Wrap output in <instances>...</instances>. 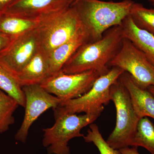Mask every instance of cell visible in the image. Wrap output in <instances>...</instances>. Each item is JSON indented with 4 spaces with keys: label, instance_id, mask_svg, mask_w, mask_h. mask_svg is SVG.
<instances>
[{
    "label": "cell",
    "instance_id": "1",
    "mask_svg": "<svg viewBox=\"0 0 154 154\" xmlns=\"http://www.w3.org/2000/svg\"><path fill=\"white\" fill-rule=\"evenodd\" d=\"M121 25L107 30L102 38L82 45L64 64L61 72L65 74L94 70L105 74L108 64L121 47L124 38Z\"/></svg>",
    "mask_w": 154,
    "mask_h": 154
},
{
    "label": "cell",
    "instance_id": "2",
    "mask_svg": "<svg viewBox=\"0 0 154 154\" xmlns=\"http://www.w3.org/2000/svg\"><path fill=\"white\" fill-rule=\"evenodd\" d=\"M134 2L131 0L119 2L79 0L72 6L76 9L83 27L93 42L100 39L110 28L121 25L130 15Z\"/></svg>",
    "mask_w": 154,
    "mask_h": 154
},
{
    "label": "cell",
    "instance_id": "3",
    "mask_svg": "<svg viewBox=\"0 0 154 154\" xmlns=\"http://www.w3.org/2000/svg\"><path fill=\"white\" fill-rule=\"evenodd\" d=\"M55 122L51 127L44 128L42 144L48 154H70L68 143L75 137H84L83 128L93 123L101 113L83 115L68 113L58 107L53 109Z\"/></svg>",
    "mask_w": 154,
    "mask_h": 154
},
{
    "label": "cell",
    "instance_id": "4",
    "mask_svg": "<svg viewBox=\"0 0 154 154\" xmlns=\"http://www.w3.org/2000/svg\"><path fill=\"white\" fill-rule=\"evenodd\" d=\"M38 20L36 29L40 49L48 54L69 40L83 27L79 15L74 6Z\"/></svg>",
    "mask_w": 154,
    "mask_h": 154
},
{
    "label": "cell",
    "instance_id": "5",
    "mask_svg": "<svg viewBox=\"0 0 154 154\" xmlns=\"http://www.w3.org/2000/svg\"><path fill=\"white\" fill-rule=\"evenodd\" d=\"M110 93L116 110V123L106 141L111 148L118 150L130 146L140 118L135 111L128 91L119 79L111 85Z\"/></svg>",
    "mask_w": 154,
    "mask_h": 154
},
{
    "label": "cell",
    "instance_id": "6",
    "mask_svg": "<svg viewBox=\"0 0 154 154\" xmlns=\"http://www.w3.org/2000/svg\"><path fill=\"white\" fill-rule=\"evenodd\" d=\"M124 72L119 68L112 67L107 73L96 80L86 94L76 99L61 102L57 107L64 111L74 114L102 113L104 106L111 101L110 87Z\"/></svg>",
    "mask_w": 154,
    "mask_h": 154
},
{
    "label": "cell",
    "instance_id": "7",
    "mask_svg": "<svg viewBox=\"0 0 154 154\" xmlns=\"http://www.w3.org/2000/svg\"><path fill=\"white\" fill-rule=\"evenodd\" d=\"M108 66L117 67L128 73L141 89L147 90L154 86V65L126 38H123L120 49Z\"/></svg>",
    "mask_w": 154,
    "mask_h": 154
},
{
    "label": "cell",
    "instance_id": "8",
    "mask_svg": "<svg viewBox=\"0 0 154 154\" xmlns=\"http://www.w3.org/2000/svg\"><path fill=\"white\" fill-rule=\"evenodd\" d=\"M102 75L94 70L73 74H65L60 72L49 77L40 85L50 94L65 102L86 94Z\"/></svg>",
    "mask_w": 154,
    "mask_h": 154
},
{
    "label": "cell",
    "instance_id": "9",
    "mask_svg": "<svg viewBox=\"0 0 154 154\" xmlns=\"http://www.w3.org/2000/svg\"><path fill=\"white\" fill-rule=\"evenodd\" d=\"M25 97V114L22 124L15 136L18 141L25 143L33 122L45 111L57 107L62 101L50 94L40 85L23 86Z\"/></svg>",
    "mask_w": 154,
    "mask_h": 154
},
{
    "label": "cell",
    "instance_id": "10",
    "mask_svg": "<svg viewBox=\"0 0 154 154\" xmlns=\"http://www.w3.org/2000/svg\"><path fill=\"white\" fill-rule=\"evenodd\" d=\"M40 49L36 28L14 38L0 60L16 75L33 58Z\"/></svg>",
    "mask_w": 154,
    "mask_h": 154
},
{
    "label": "cell",
    "instance_id": "11",
    "mask_svg": "<svg viewBox=\"0 0 154 154\" xmlns=\"http://www.w3.org/2000/svg\"><path fill=\"white\" fill-rule=\"evenodd\" d=\"M75 0H14L5 13L39 19L69 8Z\"/></svg>",
    "mask_w": 154,
    "mask_h": 154
},
{
    "label": "cell",
    "instance_id": "12",
    "mask_svg": "<svg viewBox=\"0 0 154 154\" xmlns=\"http://www.w3.org/2000/svg\"><path fill=\"white\" fill-rule=\"evenodd\" d=\"M90 41L89 33L83 26L69 40L53 50L48 54L51 76L60 72L64 64L79 48Z\"/></svg>",
    "mask_w": 154,
    "mask_h": 154
},
{
    "label": "cell",
    "instance_id": "13",
    "mask_svg": "<svg viewBox=\"0 0 154 154\" xmlns=\"http://www.w3.org/2000/svg\"><path fill=\"white\" fill-rule=\"evenodd\" d=\"M17 79L22 88L31 85H40L51 76L48 54L40 49L19 72Z\"/></svg>",
    "mask_w": 154,
    "mask_h": 154
},
{
    "label": "cell",
    "instance_id": "14",
    "mask_svg": "<svg viewBox=\"0 0 154 154\" xmlns=\"http://www.w3.org/2000/svg\"><path fill=\"white\" fill-rule=\"evenodd\" d=\"M127 89L137 115L140 118L154 119V96L148 90L142 89L134 82L130 75L124 72L119 78Z\"/></svg>",
    "mask_w": 154,
    "mask_h": 154
},
{
    "label": "cell",
    "instance_id": "15",
    "mask_svg": "<svg viewBox=\"0 0 154 154\" xmlns=\"http://www.w3.org/2000/svg\"><path fill=\"white\" fill-rule=\"evenodd\" d=\"M121 26L124 38L131 42L154 65V35L138 27L130 15Z\"/></svg>",
    "mask_w": 154,
    "mask_h": 154
},
{
    "label": "cell",
    "instance_id": "16",
    "mask_svg": "<svg viewBox=\"0 0 154 154\" xmlns=\"http://www.w3.org/2000/svg\"><path fill=\"white\" fill-rule=\"evenodd\" d=\"M38 21V19L4 13L0 16V32L16 38L36 28Z\"/></svg>",
    "mask_w": 154,
    "mask_h": 154
},
{
    "label": "cell",
    "instance_id": "17",
    "mask_svg": "<svg viewBox=\"0 0 154 154\" xmlns=\"http://www.w3.org/2000/svg\"><path fill=\"white\" fill-rule=\"evenodd\" d=\"M0 89L12 96L22 107H25V97L17 75L0 60Z\"/></svg>",
    "mask_w": 154,
    "mask_h": 154
},
{
    "label": "cell",
    "instance_id": "18",
    "mask_svg": "<svg viewBox=\"0 0 154 154\" xmlns=\"http://www.w3.org/2000/svg\"><path fill=\"white\" fill-rule=\"evenodd\" d=\"M130 146L143 147L154 154V125L147 117H143L139 121Z\"/></svg>",
    "mask_w": 154,
    "mask_h": 154
},
{
    "label": "cell",
    "instance_id": "19",
    "mask_svg": "<svg viewBox=\"0 0 154 154\" xmlns=\"http://www.w3.org/2000/svg\"><path fill=\"white\" fill-rule=\"evenodd\" d=\"M19 106L13 97L0 89V134L8 131L14 124V114Z\"/></svg>",
    "mask_w": 154,
    "mask_h": 154
},
{
    "label": "cell",
    "instance_id": "20",
    "mask_svg": "<svg viewBox=\"0 0 154 154\" xmlns=\"http://www.w3.org/2000/svg\"><path fill=\"white\" fill-rule=\"evenodd\" d=\"M130 15L138 27L154 35V8H147L142 4L134 2Z\"/></svg>",
    "mask_w": 154,
    "mask_h": 154
},
{
    "label": "cell",
    "instance_id": "21",
    "mask_svg": "<svg viewBox=\"0 0 154 154\" xmlns=\"http://www.w3.org/2000/svg\"><path fill=\"white\" fill-rule=\"evenodd\" d=\"M84 140L87 143H93L99 149L100 154H118L117 150L111 148L103 138L97 125H90L88 134L84 136Z\"/></svg>",
    "mask_w": 154,
    "mask_h": 154
},
{
    "label": "cell",
    "instance_id": "22",
    "mask_svg": "<svg viewBox=\"0 0 154 154\" xmlns=\"http://www.w3.org/2000/svg\"><path fill=\"white\" fill-rule=\"evenodd\" d=\"M15 38L0 32V54L10 46Z\"/></svg>",
    "mask_w": 154,
    "mask_h": 154
},
{
    "label": "cell",
    "instance_id": "23",
    "mask_svg": "<svg viewBox=\"0 0 154 154\" xmlns=\"http://www.w3.org/2000/svg\"><path fill=\"white\" fill-rule=\"evenodd\" d=\"M118 154H140L138 151L137 147H129L117 150Z\"/></svg>",
    "mask_w": 154,
    "mask_h": 154
},
{
    "label": "cell",
    "instance_id": "24",
    "mask_svg": "<svg viewBox=\"0 0 154 154\" xmlns=\"http://www.w3.org/2000/svg\"><path fill=\"white\" fill-rule=\"evenodd\" d=\"M14 0H0V16L4 14Z\"/></svg>",
    "mask_w": 154,
    "mask_h": 154
},
{
    "label": "cell",
    "instance_id": "25",
    "mask_svg": "<svg viewBox=\"0 0 154 154\" xmlns=\"http://www.w3.org/2000/svg\"><path fill=\"white\" fill-rule=\"evenodd\" d=\"M147 90L154 96V86H150Z\"/></svg>",
    "mask_w": 154,
    "mask_h": 154
},
{
    "label": "cell",
    "instance_id": "26",
    "mask_svg": "<svg viewBox=\"0 0 154 154\" xmlns=\"http://www.w3.org/2000/svg\"><path fill=\"white\" fill-rule=\"evenodd\" d=\"M148 1L154 5V0H148Z\"/></svg>",
    "mask_w": 154,
    "mask_h": 154
},
{
    "label": "cell",
    "instance_id": "27",
    "mask_svg": "<svg viewBox=\"0 0 154 154\" xmlns=\"http://www.w3.org/2000/svg\"><path fill=\"white\" fill-rule=\"evenodd\" d=\"M79 1V0H75L74 2L73 3V4L74 3L76 2H78V1ZM73 4H72V5H73Z\"/></svg>",
    "mask_w": 154,
    "mask_h": 154
}]
</instances>
